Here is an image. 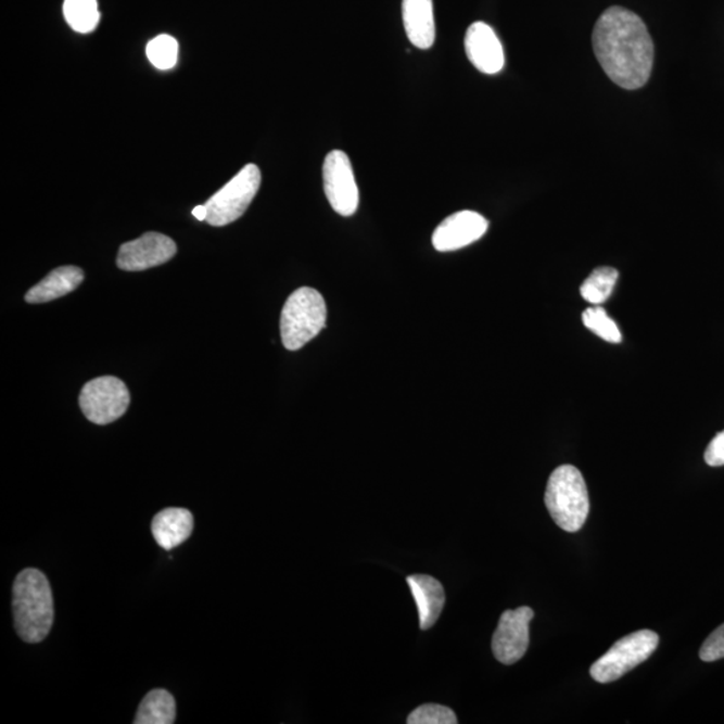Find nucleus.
<instances>
[{
    "label": "nucleus",
    "instance_id": "15",
    "mask_svg": "<svg viewBox=\"0 0 724 724\" xmlns=\"http://www.w3.org/2000/svg\"><path fill=\"white\" fill-rule=\"evenodd\" d=\"M193 530V517L190 511L169 507L153 518L152 533L156 543L165 550H173L185 544Z\"/></svg>",
    "mask_w": 724,
    "mask_h": 724
},
{
    "label": "nucleus",
    "instance_id": "16",
    "mask_svg": "<svg viewBox=\"0 0 724 724\" xmlns=\"http://www.w3.org/2000/svg\"><path fill=\"white\" fill-rule=\"evenodd\" d=\"M84 282V271L76 266L59 267L48 274L41 282L28 290V304H45V302L61 299L74 292Z\"/></svg>",
    "mask_w": 724,
    "mask_h": 724
},
{
    "label": "nucleus",
    "instance_id": "23",
    "mask_svg": "<svg viewBox=\"0 0 724 724\" xmlns=\"http://www.w3.org/2000/svg\"><path fill=\"white\" fill-rule=\"evenodd\" d=\"M699 657L707 663L724 658V624L707 637L702 648H700Z\"/></svg>",
    "mask_w": 724,
    "mask_h": 724
},
{
    "label": "nucleus",
    "instance_id": "20",
    "mask_svg": "<svg viewBox=\"0 0 724 724\" xmlns=\"http://www.w3.org/2000/svg\"><path fill=\"white\" fill-rule=\"evenodd\" d=\"M147 56L160 71H169L178 64L179 43L174 37L158 36L147 46Z\"/></svg>",
    "mask_w": 724,
    "mask_h": 724
},
{
    "label": "nucleus",
    "instance_id": "17",
    "mask_svg": "<svg viewBox=\"0 0 724 724\" xmlns=\"http://www.w3.org/2000/svg\"><path fill=\"white\" fill-rule=\"evenodd\" d=\"M176 720V703L167 689H153L147 695L137 711L136 724H173Z\"/></svg>",
    "mask_w": 724,
    "mask_h": 724
},
{
    "label": "nucleus",
    "instance_id": "4",
    "mask_svg": "<svg viewBox=\"0 0 724 724\" xmlns=\"http://www.w3.org/2000/svg\"><path fill=\"white\" fill-rule=\"evenodd\" d=\"M323 296L312 288H301L289 296L281 315V338L288 351H299L327 327Z\"/></svg>",
    "mask_w": 724,
    "mask_h": 724
},
{
    "label": "nucleus",
    "instance_id": "24",
    "mask_svg": "<svg viewBox=\"0 0 724 724\" xmlns=\"http://www.w3.org/2000/svg\"><path fill=\"white\" fill-rule=\"evenodd\" d=\"M706 463L711 467L724 466V431L712 439L704 453Z\"/></svg>",
    "mask_w": 724,
    "mask_h": 724
},
{
    "label": "nucleus",
    "instance_id": "14",
    "mask_svg": "<svg viewBox=\"0 0 724 724\" xmlns=\"http://www.w3.org/2000/svg\"><path fill=\"white\" fill-rule=\"evenodd\" d=\"M403 22L409 42L415 48H432L436 37L432 0H403Z\"/></svg>",
    "mask_w": 724,
    "mask_h": 724
},
{
    "label": "nucleus",
    "instance_id": "5",
    "mask_svg": "<svg viewBox=\"0 0 724 724\" xmlns=\"http://www.w3.org/2000/svg\"><path fill=\"white\" fill-rule=\"evenodd\" d=\"M659 646L657 632L643 630L621 638L592 665L590 676L598 683L619 681L651 658Z\"/></svg>",
    "mask_w": 724,
    "mask_h": 724
},
{
    "label": "nucleus",
    "instance_id": "9",
    "mask_svg": "<svg viewBox=\"0 0 724 724\" xmlns=\"http://www.w3.org/2000/svg\"><path fill=\"white\" fill-rule=\"evenodd\" d=\"M534 618L532 608L521 607L500 615L493 636V653L499 663L511 665L526 653L530 643L529 625Z\"/></svg>",
    "mask_w": 724,
    "mask_h": 724
},
{
    "label": "nucleus",
    "instance_id": "21",
    "mask_svg": "<svg viewBox=\"0 0 724 724\" xmlns=\"http://www.w3.org/2000/svg\"><path fill=\"white\" fill-rule=\"evenodd\" d=\"M583 322L592 333H595L598 338L607 342L619 344L621 339H623L618 325H615L613 319L607 315L606 309H602L600 305H595L586 309L583 313Z\"/></svg>",
    "mask_w": 724,
    "mask_h": 724
},
{
    "label": "nucleus",
    "instance_id": "10",
    "mask_svg": "<svg viewBox=\"0 0 724 724\" xmlns=\"http://www.w3.org/2000/svg\"><path fill=\"white\" fill-rule=\"evenodd\" d=\"M176 253L178 247L173 239L160 232H147L119 247L117 266L124 271H144L167 264Z\"/></svg>",
    "mask_w": 724,
    "mask_h": 724
},
{
    "label": "nucleus",
    "instance_id": "25",
    "mask_svg": "<svg viewBox=\"0 0 724 724\" xmlns=\"http://www.w3.org/2000/svg\"><path fill=\"white\" fill-rule=\"evenodd\" d=\"M192 215L198 220L205 221L207 219V208H205V205H198V207L192 209Z\"/></svg>",
    "mask_w": 724,
    "mask_h": 724
},
{
    "label": "nucleus",
    "instance_id": "1",
    "mask_svg": "<svg viewBox=\"0 0 724 724\" xmlns=\"http://www.w3.org/2000/svg\"><path fill=\"white\" fill-rule=\"evenodd\" d=\"M592 41L604 72L620 88L636 90L648 82L655 49L640 16L619 5L604 11Z\"/></svg>",
    "mask_w": 724,
    "mask_h": 724
},
{
    "label": "nucleus",
    "instance_id": "19",
    "mask_svg": "<svg viewBox=\"0 0 724 724\" xmlns=\"http://www.w3.org/2000/svg\"><path fill=\"white\" fill-rule=\"evenodd\" d=\"M64 14L68 26L81 34L93 31L101 16L97 0H65Z\"/></svg>",
    "mask_w": 724,
    "mask_h": 724
},
{
    "label": "nucleus",
    "instance_id": "13",
    "mask_svg": "<svg viewBox=\"0 0 724 724\" xmlns=\"http://www.w3.org/2000/svg\"><path fill=\"white\" fill-rule=\"evenodd\" d=\"M407 583L418 607L420 628L430 630L446 604L443 585L425 574L409 575Z\"/></svg>",
    "mask_w": 724,
    "mask_h": 724
},
{
    "label": "nucleus",
    "instance_id": "3",
    "mask_svg": "<svg viewBox=\"0 0 724 724\" xmlns=\"http://www.w3.org/2000/svg\"><path fill=\"white\" fill-rule=\"evenodd\" d=\"M545 505L557 526L568 533L579 532L590 510L588 487L581 471L570 465L552 471L547 482Z\"/></svg>",
    "mask_w": 724,
    "mask_h": 724
},
{
    "label": "nucleus",
    "instance_id": "2",
    "mask_svg": "<svg viewBox=\"0 0 724 724\" xmlns=\"http://www.w3.org/2000/svg\"><path fill=\"white\" fill-rule=\"evenodd\" d=\"M13 611L22 640L39 643L49 635L54 621L53 595L48 577L38 569L28 568L16 575Z\"/></svg>",
    "mask_w": 724,
    "mask_h": 724
},
{
    "label": "nucleus",
    "instance_id": "6",
    "mask_svg": "<svg viewBox=\"0 0 724 724\" xmlns=\"http://www.w3.org/2000/svg\"><path fill=\"white\" fill-rule=\"evenodd\" d=\"M262 175L255 164H247L205 203L208 225L224 227L241 218L253 203L261 187Z\"/></svg>",
    "mask_w": 724,
    "mask_h": 724
},
{
    "label": "nucleus",
    "instance_id": "11",
    "mask_svg": "<svg viewBox=\"0 0 724 724\" xmlns=\"http://www.w3.org/2000/svg\"><path fill=\"white\" fill-rule=\"evenodd\" d=\"M488 230V221L475 211H460L444 219L433 231L432 244L441 253L456 251L479 241Z\"/></svg>",
    "mask_w": 724,
    "mask_h": 724
},
{
    "label": "nucleus",
    "instance_id": "8",
    "mask_svg": "<svg viewBox=\"0 0 724 724\" xmlns=\"http://www.w3.org/2000/svg\"><path fill=\"white\" fill-rule=\"evenodd\" d=\"M322 178L325 195L335 213L341 216L355 215L360 193L351 160L345 152L334 150L328 153L323 162Z\"/></svg>",
    "mask_w": 724,
    "mask_h": 724
},
{
    "label": "nucleus",
    "instance_id": "7",
    "mask_svg": "<svg viewBox=\"0 0 724 724\" xmlns=\"http://www.w3.org/2000/svg\"><path fill=\"white\" fill-rule=\"evenodd\" d=\"M130 395L124 381L104 376L85 384L79 395V406L91 423L105 425L127 412Z\"/></svg>",
    "mask_w": 724,
    "mask_h": 724
},
{
    "label": "nucleus",
    "instance_id": "18",
    "mask_svg": "<svg viewBox=\"0 0 724 724\" xmlns=\"http://www.w3.org/2000/svg\"><path fill=\"white\" fill-rule=\"evenodd\" d=\"M618 279L619 271L613 267H598L581 284V295L592 305H601L612 295Z\"/></svg>",
    "mask_w": 724,
    "mask_h": 724
},
{
    "label": "nucleus",
    "instance_id": "12",
    "mask_svg": "<svg viewBox=\"0 0 724 724\" xmlns=\"http://www.w3.org/2000/svg\"><path fill=\"white\" fill-rule=\"evenodd\" d=\"M466 54L472 65L484 74H497L505 66V51L497 33L484 22H475L467 28Z\"/></svg>",
    "mask_w": 724,
    "mask_h": 724
},
{
    "label": "nucleus",
    "instance_id": "22",
    "mask_svg": "<svg viewBox=\"0 0 724 724\" xmlns=\"http://www.w3.org/2000/svg\"><path fill=\"white\" fill-rule=\"evenodd\" d=\"M408 724H456L458 717L448 707L441 704H423L410 712Z\"/></svg>",
    "mask_w": 724,
    "mask_h": 724
}]
</instances>
